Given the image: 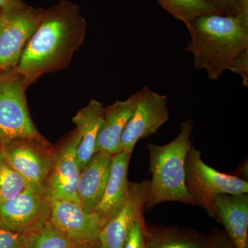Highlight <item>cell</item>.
<instances>
[{
    "label": "cell",
    "instance_id": "603a6c76",
    "mask_svg": "<svg viewBox=\"0 0 248 248\" xmlns=\"http://www.w3.org/2000/svg\"><path fill=\"white\" fill-rule=\"evenodd\" d=\"M24 236L0 220V248H22Z\"/></svg>",
    "mask_w": 248,
    "mask_h": 248
},
{
    "label": "cell",
    "instance_id": "d6986e66",
    "mask_svg": "<svg viewBox=\"0 0 248 248\" xmlns=\"http://www.w3.org/2000/svg\"><path fill=\"white\" fill-rule=\"evenodd\" d=\"M22 248H74L70 240L50 220L25 234Z\"/></svg>",
    "mask_w": 248,
    "mask_h": 248
},
{
    "label": "cell",
    "instance_id": "d4e9b609",
    "mask_svg": "<svg viewBox=\"0 0 248 248\" xmlns=\"http://www.w3.org/2000/svg\"><path fill=\"white\" fill-rule=\"evenodd\" d=\"M228 71L232 72L242 78L243 85L248 86V50H245L231 62Z\"/></svg>",
    "mask_w": 248,
    "mask_h": 248
},
{
    "label": "cell",
    "instance_id": "277c9868",
    "mask_svg": "<svg viewBox=\"0 0 248 248\" xmlns=\"http://www.w3.org/2000/svg\"><path fill=\"white\" fill-rule=\"evenodd\" d=\"M186 185L197 205L215 219H218L214 203L216 196L248 192V182L210 167L202 159L201 151L192 146L186 156Z\"/></svg>",
    "mask_w": 248,
    "mask_h": 248
},
{
    "label": "cell",
    "instance_id": "cb8c5ba5",
    "mask_svg": "<svg viewBox=\"0 0 248 248\" xmlns=\"http://www.w3.org/2000/svg\"><path fill=\"white\" fill-rule=\"evenodd\" d=\"M145 227L141 216L133 225L123 248H146Z\"/></svg>",
    "mask_w": 248,
    "mask_h": 248
},
{
    "label": "cell",
    "instance_id": "9c48e42d",
    "mask_svg": "<svg viewBox=\"0 0 248 248\" xmlns=\"http://www.w3.org/2000/svg\"><path fill=\"white\" fill-rule=\"evenodd\" d=\"M50 221L70 240L74 248L92 247L105 222L95 213H90L78 202L52 199Z\"/></svg>",
    "mask_w": 248,
    "mask_h": 248
},
{
    "label": "cell",
    "instance_id": "4316f807",
    "mask_svg": "<svg viewBox=\"0 0 248 248\" xmlns=\"http://www.w3.org/2000/svg\"><path fill=\"white\" fill-rule=\"evenodd\" d=\"M18 1L19 0H0V9L16 4Z\"/></svg>",
    "mask_w": 248,
    "mask_h": 248
},
{
    "label": "cell",
    "instance_id": "9a60e30c",
    "mask_svg": "<svg viewBox=\"0 0 248 248\" xmlns=\"http://www.w3.org/2000/svg\"><path fill=\"white\" fill-rule=\"evenodd\" d=\"M133 152L121 151L112 155L110 175L100 203L94 213L107 223L120 211L128 195V170Z\"/></svg>",
    "mask_w": 248,
    "mask_h": 248
},
{
    "label": "cell",
    "instance_id": "8fae6325",
    "mask_svg": "<svg viewBox=\"0 0 248 248\" xmlns=\"http://www.w3.org/2000/svg\"><path fill=\"white\" fill-rule=\"evenodd\" d=\"M151 181L129 182L125 203L115 216L103 227L98 238L99 248H123L135 222L142 216Z\"/></svg>",
    "mask_w": 248,
    "mask_h": 248
},
{
    "label": "cell",
    "instance_id": "7a4b0ae2",
    "mask_svg": "<svg viewBox=\"0 0 248 248\" xmlns=\"http://www.w3.org/2000/svg\"><path fill=\"white\" fill-rule=\"evenodd\" d=\"M187 28L191 40L186 50L193 55L195 69L206 71L214 81L248 50V21L237 16L210 13L196 18Z\"/></svg>",
    "mask_w": 248,
    "mask_h": 248
},
{
    "label": "cell",
    "instance_id": "7c38bea8",
    "mask_svg": "<svg viewBox=\"0 0 248 248\" xmlns=\"http://www.w3.org/2000/svg\"><path fill=\"white\" fill-rule=\"evenodd\" d=\"M79 141V134L75 130L55 149L51 170L47 182L52 199L78 202V184L80 176L77 148Z\"/></svg>",
    "mask_w": 248,
    "mask_h": 248
},
{
    "label": "cell",
    "instance_id": "52a82bcc",
    "mask_svg": "<svg viewBox=\"0 0 248 248\" xmlns=\"http://www.w3.org/2000/svg\"><path fill=\"white\" fill-rule=\"evenodd\" d=\"M8 164L29 184L46 185L55 148L48 141L19 138L0 144Z\"/></svg>",
    "mask_w": 248,
    "mask_h": 248
},
{
    "label": "cell",
    "instance_id": "e0dca14e",
    "mask_svg": "<svg viewBox=\"0 0 248 248\" xmlns=\"http://www.w3.org/2000/svg\"><path fill=\"white\" fill-rule=\"evenodd\" d=\"M104 110L102 103L92 99L86 107L78 111L73 118L79 134V141L77 148V156L81 170L95 153L96 144Z\"/></svg>",
    "mask_w": 248,
    "mask_h": 248
},
{
    "label": "cell",
    "instance_id": "5b68a950",
    "mask_svg": "<svg viewBox=\"0 0 248 248\" xmlns=\"http://www.w3.org/2000/svg\"><path fill=\"white\" fill-rule=\"evenodd\" d=\"M29 86L16 70L0 72V144L19 138L47 141L29 113L26 95Z\"/></svg>",
    "mask_w": 248,
    "mask_h": 248
},
{
    "label": "cell",
    "instance_id": "8992f818",
    "mask_svg": "<svg viewBox=\"0 0 248 248\" xmlns=\"http://www.w3.org/2000/svg\"><path fill=\"white\" fill-rule=\"evenodd\" d=\"M44 11L32 7L24 0L0 9V72L17 67Z\"/></svg>",
    "mask_w": 248,
    "mask_h": 248
},
{
    "label": "cell",
    "instance_id": "83f0119b",
    "mask_svg": "<svg viewBox=\"0 0 248 248\" xmlns=\"http://www.w3.org/2000/svg\"><path fill=\"white\" fill-rule=\"evenodd\" d=\"M99 248V246H98V244L96 245V246H92V247H89V248Z\"/></svg>",
    "mask_w": 248,
    "mask_h": 248
},
{
    "label": "cell",
    "instance_id": "6da1fadb",
    "mask_svg": "<svg viewBox=\"0 0 248 248\" xmlns=\"http://www.w3.org/2000/svg\"><path fill=\"white\" fill-rule=\"evenodd\" d=\"M86 27L76 3L62 0L45 9L15 70L30 86L44 75L64 69L84 43Z\"/></svg>",
    "mask_w": 248,
    "mask_h": 248
},
{
    "label": "cell",
    "instance_id": "2e32d148",
    "mask_svg": "<svg viewBox=\"0 0 248 248\" xmlns=\"http://www.w3.org/2000/svg\"><path fill=\"white\" fill-rule=\"evenodd\" d=\"M214 203L234 247L248 248V194L217 195Z\"/></svg>",
    "mask_w": 248,
    "mask_h": 248
},
{
    "label": "cell",
    "instance_id": "4fadbf2b",
    "mask_svg": "<svg viewBox=\"0 0 248 248\" xmlns=\"http://www.w3.org/2000/svg\"><path fill=\"white\" fill-rule=\"evenodd\" d=\"M112 161L110 153L97 152L80 171L78 195L80 205L86 211L94 213L100 203L110 175Z\"/></svg>",
    "mask_w": 248,
    "mask_h": 248
},
{
    "label": "cell",
    "instance_id": "7402d4cb",
    "mask_svg": "<svg viewBox=\"0 0 248 248\" xmlns=\"http://www.w3.org/2000/svg\"><path fill=\"white\" fill-rule=\"evenodd\" d=\"M222 14L231 15L248 21V0H205Z\"/></svg>",
    "mask_w": 248,
    "mask_h": 248
},
{
    "label": "cell",
    "instance_id": "484cf974",
    "mask_svg": "<svg viewBox=\"0 0 248 248\" xmlns=\"http://www.w3.org/2000/svg\"><path fill=\"white\" fill-rule=\"evenodd\" d=\"M211 248H235L233 246L232 243L230 244L226 241H223L221 239H214L213 244Z\"/></svg>",
    "mask_w": 248,
    "mask_h": 248
},
{
    "label": "cell",
    "instance_id": "ac0fdd59",
    "mask_svg": "<svg viewBox=\"0 0 248 248\" xmlns=\"http://www.w3.org/2000/svg\"><path fill=\"white\" fill-rule=\"evenodd\" d=\"M146 248H211L213 239L178 228L145 227Z\"/></svg>",
    "mask_w": 248,
    "mask_h": 248
},
{
    "label": "cell",
    "instance_id": "5bb4252c",
    "mask_svg": "<svg viewBox=\"0 0 248 248\" xmlns=\"http://www.w3.org/2000/svg\"><path fill=\"white\" fill-rule=\"evenodd\" d=\"M140 98L141 91L134 93L126 100H116L112 105L105 108L95 153L107 152L113 155L121 152L122 134L135 112Z\"/></svg>",
    "mask_w": 248,
    "mask_h": 248
},
{
    "label": "cell",
    "instance_id": "30bf717a",
    "mask_svg": "<svg viewBox=\"0 0 248 248\" xmlns=\"http://www.w3.org/2000/svg\"><path fill=\"white\" fill-rule=\"evenodd\" d=\"M169 117L167 97L145 86L141 90V98L136 109L122 134L120 151L133 152L140 140L156 133Z\"/></svg>",
    "mask_w": 248,
    "mask_h": 248
},
{
    "label": "cell",
    "instance_id": "ba28073f",
    "mask_svg": "<svg viewBox=\"0 0 248 248\" xmlns=\"http://www.w3.org/2000/svg\"><path fill=\"white\" fill-rule=\"evenodd\" d=\"M51 202L47 184H29L17 197L0 203V220L13 229L27 234L48 221Z\"/></svg>",
    "mask_w": 248,
    "mask_h": 248
},
{
    "label": "cell",
    "instance_id": "3957f363",
    "mask_svg": "<svg viewBox=\"0 0 248 248\" xmlns=\"http://www.w3.org/2000/svg\"><path fill=\"white\" fill-rule=\"evenodd\" d=\"M195 125L194 121L188 119L181 124L180 131L172 141L164 146L146 145L152 179L145 208L166 202L197 205L186 185V156L192 146L191 135Z\"/></svg>",
    "mask_w": 248,
    "mask_h": 248
},
{
    "label": "cell",
    "instance_id": "ffe728a7",
    "mask_svg": "<svg viewBox=\"0 0 248 248\" xmlns=\"http://www.w3.org/2000/svg\"><path fill=\"white\" fill-rule=\"evenodd\" d=\"M158 2L173 17L184 22L186 27L201 16L219 13L205 0H158Z\"/></svg>",
    "mask_w": 248,
    "mask_h": 248
},
{
    "label": "cell",
    "instance_id": "44dd1931",
    "mask_svg": "<svg viewBox=\"0 0 248 248\" xmlns=\"http://www.w3.org/2000/svg\"><path fill=\"white\" fill-rule=\"evenodd\" d=\"M29 183L5 160L0 151V203L21 193Z\"/></svg>",
    "mask_w": 248,
    "mask_h": 248
}]
</instances>
